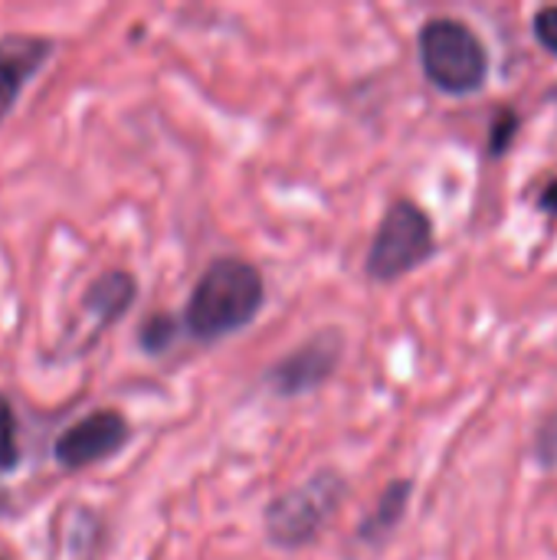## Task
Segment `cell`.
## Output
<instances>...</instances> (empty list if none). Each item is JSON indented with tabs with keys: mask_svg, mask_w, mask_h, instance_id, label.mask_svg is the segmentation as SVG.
<instances>
[{
	"mask_svg": "<svg viewBox=\"0 0 557 560\" xmlns=\"http://www.w3.org/2000/svg\"><path fill=\"white\" fill-rule=\"evenodd\" d=\"M266 302V282L263 272L246 262V259H213L204 276L197 279L187 312H184V328L197 341H220L240 328H246Z\"/></svg>",
	"mask_w": 557,
	"mask_h": 560,
	"instance_id": "6da1fadb",
	"label": "cell"
},
{
	"mask_svg": "<svg viewBox=\"0 0 557 560\" xmlns=\"http://www.w3.org/2000/svg\"><path fill=\"white\" fill-rule=\"evenodd\" d=\"M345 492H348V486L335 469L315 472L302 486H295V489L282 492L276 502H269V509L263 512L266 538L286 551L312 545L322 535V528L328 525V518L338 512Z\"/></svg>",
	"mask_w": 557,
	"mask_h": 560,
	"instance_id": "7a4b0ae2",
	"label": "cell"
},
{
	"mask_svg": "<svg viewBox=\"0 0 557 560\" xmlns=\"http://www.w3.org/2000/svg\"><path fill=\"white\" fill-rule=\"evenodd\" d=\"M420 62L427 79L450 95H469L483 89L489 72L483 39L466 23L450 16H437L420 30Z\"/></svg>",
	"mask_w": 557,
	"mask_h": 560,
	"instance_id": "3957f363",
	"label": "cell"
},
{
	"mask_svg": "<svg viewBox=\"0 0 557 560\" xmlns=\"http://www.w3.org/2000/svg\"><path fill=\"white\" fill-rule=\"evenodd\" d=\"M433 249L437 243H433L430 217L417 203L397 200L384 213L378 236L368 249V276L378 282H394L414 272L417 266H423L433 256Z\"/></svg>",
	"mask_w": 557,
	"mask_h": 560,
	"instance_id": "277c9868",
	"label": "cell"
},
{
	"mask_svg": "<svg viewBox=\"0 0 557 560\" xmlns=\"http://www.w3.org/2000/svg\"><path fill=\"white\" fill-rule=\"evenodd\" d=\"M341 354H345L341 331L338 328H322L305 345H299L282 361H276L272 371L266 374V384L279 397H302L309 390H318L338 371Z\"/></svg>",
	"mask_w": 557,
	"mask_h": 560,
	"instance_id": "5b68a950",
	"label": "cell"
},
{
	"mask_svg": "<svg viewBox=\"0 0 557 560\" xmlns=\"http://www.w3.org/2000/svg\"><path fill=\"white\" fill-rule=\"evenodd\" d=\"M128 436H131V427L118 410H92L56 436L53 459L62 469H85L121 453Z\"/></svg>",
	"mask_w": 557,
	"mask_h": 560,
	"instance_id": "8992f818",
	"label": "cell"
},
{
	"mask_svg": "<svg viewBox=\"0 0 557 560\" xmlns=\"http://www.w3.org/2000/svg\"><path fill=\"white\" fill-rule=\"evenodd\" d=\"M56 43L36 33L0 36V121L13 112L26 82L49 62Z\"/></svg>",
	"mask_w": 557,
	"mask_h": 560,
	"instance_id": "52a82bcc",
	"label": "cell"
},
{
	"mask_svg": "<svg viewBox=\"0 0 557 560\" xmlns=\"http://www.w3.org/2000/svg\"><path fill=\"white\" fill-rule=\"evenodd\" d=\"M138 299V282L131 272L125 269H108L102 272L82 295V308L89 315H95L98 325H115L121 315H128V308Z\"/></svg>",
	"mask_w": 557,
	"mask_h": 560,
	"instance_id": "ba28073f",
	"label": "cell"
},
{
	"mask_svg": "<svg viewBox=\"0 0 557 560\" xmlns=\"http://www.w3.org/2000/svg\"><path fill=\"white\" fill-rule=\"evenodd\" d=\"M410 492H414V482L410 479H397V482H391L387 489H384V495L378 499V505H374V512L364 518V525H361V541H384L397 525H401V518L407 515V505H410Z\"/></svg>",
	"mask_w": 557,
	"mask_h": 560,
	"instance_id": "9c48e42d",
	"label": "cell"
},
{
	"mask_svg": "<svg viewBox=\"0 0 557 560\" xmlns=\"http://www.w3.org/2000/svg\"><path fill=\"white\" fill-rule=\"evenodd\" d=\"M174 338H177V322H174V315H167V312H151V315L138 325V345H141V351H148V354L167 351V348L174 345Z\"/></svg>",
	"mask_w": 557,
	"mask_h": 560,
	"instance_id": "30bf717a",
	"label": "cell"
},
{
	"mask_svg": "<svg viewBox=\"0 0 557 560\" xmlns=\"http://www.w3.org/2000/svg\"><path fill=\"white\" fill-rule=\"evenodd\" d=\"M20 466V440H16V413L10 400L0 394V476Z\"/></svg>",
	"mask_w": 557,
	"mask_h": 560,
	"instance_id": "8fae6325",
	"label": "cell"
},
{
	"mask_svg": "<svg viewBox=\"0 0 557 560\" xmlns=\"http://www.w3.org/2000/svg\"><path fill=\"white\" fill-rule=\"evenodd\" d=\"M515 128H519V118L515 112H502L496 121H492V135H489V154H506L509 141L515 138Z\"/></svg>",
	"mask_w": 557,
	"mask_h": 560,
	"instance_id": "7c38bea8",
	"label": "cell"
},
{
	"mask_svg": "<svg viewBox=\"0 0 557 560\" xmlns=\"http://www.w3.org/2000/svg\"><path fill=\"white\" fill-rule=\"evenodd\" d=\"M538 463L545 469H557V413L538 430Z\"/></svg>",
	"mask_w": 557,
	"mask_h": 560,
	"instance_id": "4fadbf2b",
	"label": "cell"
},
{
	"mask_svg": "<svg viewBox=\"0 0 557 560\" xmlns=\"http://www.w3.org/2000/svg\"><path fill=\"white\" fill-rule=\"evenodd\" d=\"M535 36L545 49H552L557 56V7H545L535 16Z\"/></svg>",
	"mask_w": 557,
	"mask_h": 560,
	"instance_id": "5bb4252c",
	"label": "cell"
},
{
	"mask_svg": "<svg viewBox=\"0 0 557 560\" xmlns=\"http://www.w3.org/2000/svg\"><path fill=\"white\" fill-rule=\"evenodd\" d=\"M542 207H545L548 213H557V184H552V187L542 194Z\"/></svg>",
	"mask_w": 557,
	"mask_h": 560,
	"instance_id": "9a60e30c",
	"label": "cell"
},
{
	"mask_svg": "<svg viewBox=\"0 0 557 560\" xmlns=\"http://www.w3.org/2000/svg\"><path fill=\"white\" fill-rule=\"evenodd\" d=\"M0 560H3V558H0Z\"/></svg>",
	"mask_w": 557,
	"mask_h": 560,
	"instance_id": "2e32d148",
	"label": "cell"
}]
</instances>
